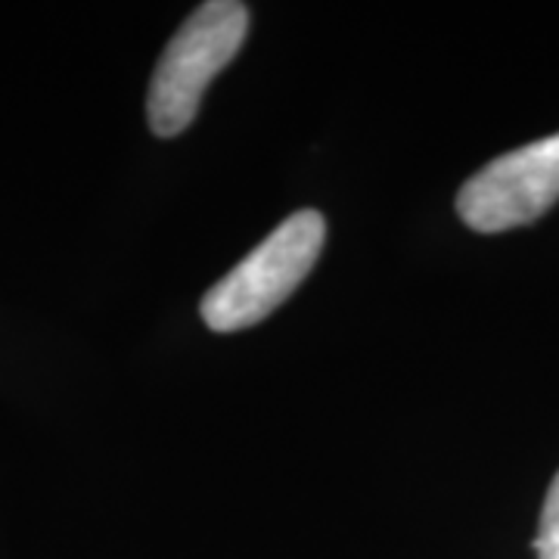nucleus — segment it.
I'll list each match as a JSON object with an SVG mask.
<instances>
[{"label": "nucleus", "mask_w": 559, "mask_h": 559, "mask_svg": "<svg viewBox=\"0 0 559 559\" xmlns=\"http://www.w3.org/2000/svg\"><path fill=\"white\" fill-rule=\"evenodd\" d=\"M559 200V134L491 159L460 187L457 215L479 234L538 221Z\"/></svg>", "instance_id": "nucleus-3"}, {"label": "nucleus", "mask_w": 559, "mask_h": 559, "mask_svg": "<svg viewBox=\"0 0 559 559\" xmlns=\"http://www.w3.org/2000/svg\"><path fill=\"white\" fill-rule=\"evenodd\" d=\"M532 547H535L538 559H559V473L544 500L538 538L532 540Z\"/></svg>", "instance_id": "nucleus-4"}, {"label": "nucleus", "mask_w": 559, "mask_h": 559, "mask_svg": "<svg viewBox=\"0 0 559 559\" xmlns=\"http://www.w3.org/2000/svg\"><path fill=\"white\" fill-rule=\"evenodd\" d=\"M326 240V221L314 209L296 212L221 277L202 299V320L215 333H237L264 320L289 299L314 267Z\"/></svg>", "instance_id": "nucleus-1"}, {"label": "nucleus", "mask_w": 559, "mask_h": 559, "mask_svg": "<svg viewBox=\"0 0 559 559\" xmlns=\"http://www.w3.org/2000/svg\"><path fill=\"white\" fill-rule=\"evenodd\" d=\"M246 32L249 7L237 0H209L180 25L150 81L146 112L159 138H175L197 119L205 87L240 53Z\"/></svg>", "instance_id": "nucleus-2"}]
</instances>
